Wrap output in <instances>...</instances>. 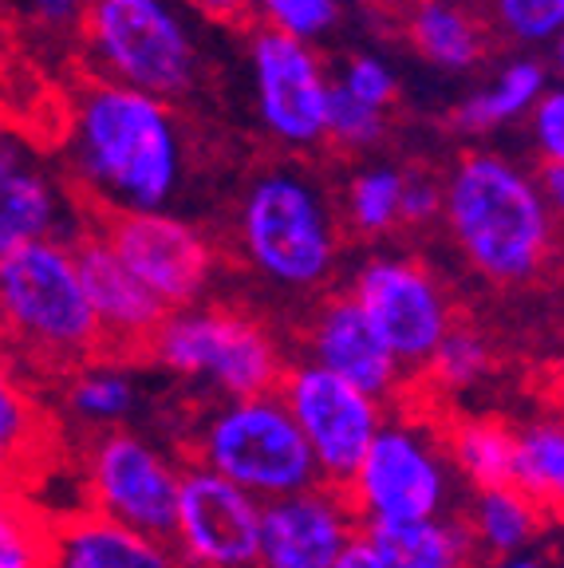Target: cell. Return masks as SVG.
<instances>
[{
	"instance_id": "ac0fdd59",
	"label": "cell",
	"mask_w": 564,
	"mask_h": 568,
	"mask_svg": "<svg viewBox=\"0 0 564 568\" xmlns=\"http://www.w3.org/2000/svg\"><path fill=\"white\" fill-rule=\"evenodd\" d=\"M309 364L332 372L335 379L352 383L355 390L371 395V399H395L406 383V372L399 359L380 344V336L371 332L363 312L355 308L348 296H335L320 308L316 324L309 336Z\"/></svg>"
},
{
	"instance_id": "8fae6325",
	"label": "cell",
	"mask_w": 564,
	"mask_h": 568,
	"mask_svg": "<svg viewBox=\"0 0 564 568\" xmlns=\"http://www.w3.org/2000/svg\"><path fill=\"white\" fill-rule=\"evenodd\" d=\"M348 301L363 312L380 344L399 359L403 372L423 367L454 328V312L431 268L411 257H371L355 273Z\"/></svg>"
},
{
	"instance_id": "e575fe53",
	"label": "cell",
	"mask_w": 564,
	"mask_h": 568,
	"mask_svg": "<svg viewBox=\"0 0 564 568\" xmlns=\"http://www.w3.org/2000/svg\"><path fill=\"white\" fill-rule=\"evenodd\" d=\"M533 142H537L541 162H564V95L545 91L530 111Z\"/></svg>"
},
{
	"instance_id": "d6a6232c",
	"label": "cell",
	"mask_w": 564,
	"mask_h": 568,
	"mask_svg": "<svg viewBox=\"0 0 564 568\" xmlns=\"http://www.w3.org/2000/svg\"><path fill=\"white\" fill-rule=\"evenodd\" d=\"M494 24L521 48H541L548 40H561L564 0H490Z\"/></svg>"
},
{
	"instance_id": "44dd1931",
	"label": "cell",
	"mask_w": 564,
	"mask_h": 568,
	"mask_svg": "<svg viewBox=\"0 0 564 568\" xmlns=\"http://www.w3.org/2000/svg\"><path fill=\"white\" fill-rule=\"evenodd\" d=\"M474 537V549L494 560H513L525 557L530 545H537L548 529V514L530 501L525 494H517L513 486L482 489L470 501V514L462 517Z\"/></svg>"
},
{
	"instance_id": "f546056e",
	"label": "cell",
	"mask_w": 564,
	"mask_h": 568,
	"mask_svg": "<svg viewBox=\"0 0 564 568\" xmlns=\"http://www.w3.org/2000/svg\"><path fill=\"white\" fill-rule=\"evenodd\" d=\"M423 372L431 375V383L439 390H470L490 372V344L474 328H459L454 324L442 336V344L434 347L431 359L423 364Z\"/></svg>"
},
{
	"instance_id": "52a82bcc",
	"label": "cell",
	"mask_w": 564,
	"mask_h": 568,
	"mask_svg": "<svg viewBox=\"0 0 564 568\" xmlns=\"http://www.w3.org/2000/svg\"><path fill=\"white\" fill-rule=\"evenodd\" d=\"M162 367L185 379L210 383L225 399L273 395L284 375L281 352L256 320L230 308H182L167 312L162 328L150 339Z\"/></svg>"
},
{
	"instance_id": "3957f363",
	"label": "cell",
	"mask_w": 564,
	"mask_h": 568,
	"mask_svg": "<svg viewBox=\"0 0 564 568\" xmlns=\"http://www.w3.org/2000/svg\"><path fill=\"white\" fill-rule=\"evenodd\" d=\"M36 367H83L103 347L71 241H36L0 257V347Z\"/></svg>"
},
{
	"instance_id": "6da1fadb",
	"label": "cell",
	"mask_w": 564,
	"mask_h": 568,
	"mask_svg": "<svg viewBox=\"0 0 564 568\" xmlns=\"http://www.w3.org/2000/svg\"><path fill=\"white\" fill-rule=\"evenodd\" d=\"M63 159L107 213H167L185 178V134L170 103L95 80L75 95Z\"/></svg>"
},
{
	"instance_id": "e0dca14e",
	"label": "cell",
	"mask_w": 564,
	"mask_h": 568,
	"mask_svg": "<svg viewBox=\"0 0 564 568\" xmlns=\"http://www.w3.org/2000/svg\"><path fill=\"white\" fill-rule=\"evenodd\" d=\"M75 253V268H80L83 296L91 304V316L99 324L103 344L123 347V352H142L150 347L154 332L162 328L167 308L119 265V257L107 248V241L99 237V230H83L71 241Z\"/></svg>"
},
{
	"instance_id": "8d00e7d4",
	"label": "cell",
	"mask_w": 564,
	"mask_h": 568,
	"mask_svg": "<svg viewBox=\"0 0 564 568\" xmlns=\"http://www.w3.org/2000/svg\"><path fill=\"white\" fill-rule=\"evenodd\" d=\"M20 9L28 12V20L44 28H75L83 24L88 0H20Z\"/></svg>"
},
{
	"instance_id": "4dcf8cb0",
	"label": "cell",
	"mask_w": 564,
	"mask_h": 568,
	"mask_svg": "<svg viewBox=\"0 0 564 568\" xmlns=\"http://www.w3.org/2000/svg\"><path fill=\"white\" fill-rule=\"evenodd\" d=\"M387 134V111L352 99L335 80H328V99H324V139H332L344 151H367Z\"/></svg>"
},
{
	"instance_id": "8992f818",
	"label": "cell",
	"mask_w": 564,
	"mask_h": 568,
	"mask_svg": "<svg viewBox=\"0 0 564 568\" xmlns=\"http://www.w3.org/2000/svg\"><path fill=\"white\" fill-rule=\"evenodd\" d=\"M198 470H210L245 489L261 506L276 497L320 486L312 454L284 403L273 395L233 399L202 423L194 438Z\"/></svg>"
},
{
	"instance_id": "f1b7e54d",
	"label": "cell",
	"mask_w": 564,
	"mask_h": 568,
	"mask_svg": "<svg viewBox=\"0 0 564 568\" xmlns=\"http://www.w3.org/2000/svg\"><path fill=\"white\" fill-rule=\"evenodd\" d=\"M399 194H403V170L367 166L348 186V217L360 233H387L399 225Z\"/></svg>"
},
{
	"instance_id": "d590c367",
	"label": "cell",
	"mask_w": 564,
	"mask_h": 568,
	"mask_svg": "<svg viewBox=\"0 0 564 568\" xmlns=\"http://www.w3.org/2000/svg\"><path fill=\"white\" fill-rule=\"evenodd\" d=\"M442 213V182L426 174H403V194H399V222L423 225Z\"/></svg>"
},
{
	"instance_id": "60d3db41",
	"label": "cell",
	"mask_w": 564,
	"mask_h": 568,
	"mask_svg": "<svg viewBox=\"0 0 564 568\" xmlns=\"http://www.w3.org/2000/svg\"><path fill=\"white\" fill-rule=\"evenodd\" d=\"M494 568H545V565H541L537 557H530V552H525V557H513V560H497Z\"/></svg>"
},
{
	"instance_id": "ba28073f",
	"label": "cell",
	"mask_w": 564,
	"mask_h": 568,
	"mask_svg": "<svg viewBox=\"0 0 564 568\" xmlns=\"http://www.w3.org/2000/svg\"><path fill=\"white\" fill-rule=\"evenodd\" d=\"M344 497L360 529L442 517L454 497V470L442 438L415 418H387L348 478Z\"/></svg>"
},
{
	"instance_id": "b9f144b4",
	"label": "cell",
	"mask_w": 564,
	"mask_h": 568,
	"mask_svg": "<svg viewBox=\"0 0 564 568\" xmlns=\"http://www.w3.org/2000/svg\"><path fill=\"white\" fill-rule=\"evenodd\" d=\"M363 4H375V9H395V4H403V0H363Z\"/></svg>"
},
{
	"instance_id": "7a4b0ae2",
	"label": "cell",
	"mask_w": 564,
	"mask_h": 568,
	"mask_svg": "<svg viewBox=\"0 0 564 568\" xmlns=\"http://www.w3.org/2000/svg\"><path fill=\"white\" fill-rule=\"evenodd\" d=\"M442 213L470 268L494 284L533 281L553 253V205L505 154H462L442 182Z\"/></svg>"
},
{
	"instance_id": "f35d334b",
	"label": "cell",
	"mask_w": 564,
	"mask_h": 568,
	"mask_svg": "<svg viewBox=\"0 0 564 568\" xmlns=\"http://www.w3.org/2000/svg\"><path fill=\"white\" fill-rule=\"evenodd\" d=\"M332 568H387V560L380 557V552L371 549L363 537H355L352 545H348L344 552H340V560H335Z\"/></svg>"
},
{
	"instance_id": "9a60e30c",
	"label": "cell",
	"mask_w": 564,
	"mask_h": 568,
	"mask_svg": "<svg viewBox=\"0 0 564 568\" xmlns=\"http://www.w3.org/2000/svg\"><path fill=\"white\" fill-rule=\"evenodd\" d=\"M249 63H253V95L261 126L281 146H296V151L324 142L328 71L320 68L316 52L300 40L261 28L249 44Z\"/></svg>"
},
{
	"instance_id": "30bf717a",
	"label": "cell",
	"mask_w": 564,
	"mask_h": 568,
	"mask_svg": "<svg viewBox=\"0 0 564 568\" xmlns=\"http://www.w3.org/2000/svg\"><path fill=\"white\" fill-rule=\"evenodd\" d=\"M182 470L131 430H107L88 454V509L154 541H170Z\"/></svg>"
},
{
	"instance_id": "5bb4252c",
	"label": "cell",
	"mask_w": 564,
	"mask_h": 568,
	"mask_svg": "<svg viewBox=\"0 0 564 568\" xmlns=\"http://www.w3.org/2000/svg\"><path fill=\"white\" fill-rule=\"evenodd\" d=\"M256 497L198 466L182 474L170 545L185 568H256Z\"/></svg>"
},
{
	"instance_id": "9c48e42d",
	"label": "cell",
	"mask_w": 564,
	"mask_h": 568,
	"mask_svg": "<svg viewBox=\"0 0 564 568\" xmlns=\"http://www.w3.org/2000/svg\"><path fill=\"white\" fill-rule=\"evenodd\" d=\"M276 399L284 403L289 418L296 423L300 438L309 446L312 466L320 481L332 489H344L355 474L360 458L367 454L371 438L387 423V410L380 399H371L352 383L335 379L332 372L316 364H292L276 383Z\"/></svg>"
},
{
	"instance_id": "4316f807",
	"label": "cell",
	"mask_w": 564,
	"mask_h": 568,
	"mask_svg": "<svg viewBox=\"0 0 564 568\" xmlns=\"http://www.w3.org/2000/svg\"><path fill=\"white\" fill-rule=\"evenodd\" d=\"M139 403L131 375L111 364H83L68 387V410L91 426L123 423Z\"/></svg>"
},
{
	"instance_id": "ab89813d",
	"label": "cell",
	"mask_w": 564,
	"mask_h": 568,
	"mask_svg": "<svg viewBox=\"0 0 564 568\" xmlns=\"http://www.w3.org/2000/svg\"><path fill=\"white\" fill-rule=\"evenodd\" d=\"M533 182H537L541 197L556 210L564 197V162H541V174L533 178Z\"/></svg>"
},
{
	"instance_id": "4fadbf2b",
	"label": "cell",
	"mask_w": 564,
	"mask_h": 568,
	"mask_svg": "<svg viewBox=\"0 0 564 568\" xmlns=\"http://www.w3.org/2000/svg\"><path fill=\"white\" fill-rule=\"evenodd\" d=\"M80 222L68 178L17 123H0V257L36 241H75Z\"/></svg>"
},
{
	"instance_id": "83f0119b",
	"label": "cell",
	"mask_w": 564,
	"mask_h": 568,
	"mask_svg": "<svg viewBox=\"0 0 564 568\" xmlns=\"http://www.w3.org/2000/svg\"><path fill=\"white\" fill-rule=\"evenodd\" d=\"M48 521L0 481V568H44Z\"/></svg>"
},
{
	"instance_id": "ffe728a7",
	"label": "cell",
	"mask_w": 564,
	"mask_h": 568,
	"mask_svg": "<svg viewBox=\"0 0 564 568\" xmlns=\"http://www.w3.org/2000/svg\"><path fill=\"white\" fill-rule=\"evenodd\" d=\"M360 537L387 568H474L477 549L462 517H426L403 525H363Z\"/></svg>"
},
{
	"instance_id": "5b68a950",
	"label": "cell",
	"mask_w": 564,
	"mask_h": 568,
	"mask_svg": "<svg viewBox=\"0 0 564 568\" xmlns=\"http://www.w3.org/2000/svg\"><path fill=\"white\" fill-rule=\"evenodd\" d=\"M238 233L249 265L289 293L320 288L340 253L332 210L316 182L296 166H273L249 182Z\"/></svg>"
},
{
	"instance_id": "74e56055",
	"label": "cell",
	"mask_w": 564,
	"mask_h": 568,
	"mask_svg": "<svg viewBox=\"0 0 564 568\" xmlns=\"http://www.w3.org/2000/svg\"><path fill=\"white\" fill-rule=\"evenodd\" d=\"M182 4L210 20H241L249 12V0H182Z\"/></svg>"
},
{
	"instance_id": "484cf974",
	"label": "cell",
	"mask_w": 564,
	"mask_h": 568,
	"mask_svg": "<svg viewBox=\"0 0 564 568\" xmlns=\"http://www.w3.org/2000/svg\"><path fill=\"white\" fill-rule=\"evenodd\" d=\"M510 446H513L510 423L474 415L450 426L442 450H446L450 470L462 474L482 494V489L510 486Z\"/></svg>"
},
{
	"instance_id": "603a6c76",
	"label": "cell",
	"mask_w": 564,
	"mask_h": 568,
	"mask_svg": "<svg viewBox=\"0 0 564 568\" xmlns=\"http://www.w3.org/2000/svg\"><path fill=\"white\" fill-rule=\"evenodd\" d=\"M545 91H548L545 63L521 55V60H510L502 71H497V80L490 83V88L462 99V103L454 106L450 123H454V131H462V134L494 131V126L530 115L533 103H537Z\"/></svg>"
},
{
	"instance_id": "836d02e7",
	"label": "cell",
	"mask_w": 564,
	"mask_h": 568,
	"mask_svg": "<svg viewBox=\"0 0 564 568\" xmlns=\"http://www.w3.org/2000/svg\"><path fill=\"white\" fill-rule=\"evenodd\" d=\"M335 83H340V88H344L352 99L375 106V111H387V106L395 103V95H399L395 71H391L383 60H375V55H352V60L340 68Z\"/></svg>"
},
{
	"instance_id": "277c9868",
	"label": "cell",
	"mask_w": 564,
	"mask_h": 568,
	"mask_svg": "<svg viewBox=\"0 0 564 568\" xmlns=\"http://www.w3.org/2000/svg\"><path fill=\"white\" fill-rule=\"evenodd\" d=\"M83 36L99 80L139 95L174 103L202 80V44L178 0H88Z\"/></svg>"
},
{
	"instance_id": "d4e9b609",
	"label": "cell",
	"mask_w": 564,
	"mask_h": 568,
	"mask_svg": "<svg viewBox=\"0 0 564 568\" xmlns=\"http://www.w3.org/2000/svg\"><path fill=\"white\" fill-rule=\"evenodd\" d=\"M510 486L537 501L541 509H556L564 494V430L556 418H533L513 426L510 446Z\"/></svg>"
},
{
	"instance_id": "2e32d148",
	"label": "cell",
	"mask_w": 564,
	"mask_h": 568,
	"mask_svg": "<svg viewBox=\"0 0 564 568\" xmlns=\"http://www.w3.org/2000/svg\"><path fill=\"white\" fill-rule=\"evenodd\" d=\"M360 537V517L344 489L309 486L261 506L256 568H332Z\"/></svg>"
},
{
	"instance_id": "cb8c5ba5",
	"label": "cell",
	"mask_w": 564,
	"mask_h": 568,
	"mask_svg": "<svg viewBox=\"0 0 564 568\" xmlns=\"http://www.w3.org/2000/svg\"><path fill=\"white\" fill-rule=\"evenodd\" d=\"M406 28H411V44L419 48V55L442 71L477 68L485 52V36L477 20L454 0H419Z\"/></svg>"
},
{
	"instance_id": "7c38bea8",
	"label": "cell",
	"mask_w": 564,
	"mask_h": 568,
	"mask_svg": "<svg viewBox=\"0 0 564 568\" xmlns=\"http://www.w3.org/2000/svg\"><path fill=\"white\" fill-rule=\"evenodd\" d=\"M99 237L167 312L194 308L210 284V241L174 213H111Z\"/></svg>"
},
{
	"instance_id": "7402d4cb",
	"label": "cell",
	"mask_w": 564,
	"mask_h": 568,
	"mask_svg": "<svg viewBox=\"0 0 564 568\" xmlns=\"http://www.w3.org/2000/svg\"><path fill=\"white\" fill-rule=\"evenodd\" d=\"M52 446V426L44 407L32 399V390L20 383L12 364L0 359V481L12 486L32 474Z\"/></svg>"
},
{
	"instance_id": "1f68e13d",
	"label": "cell",
	"mask_w": 564,
	"mask_h": 568,
	"mask_svg": "<svg viewBox=\"0 0 564 568\" xmlns=\"http://www.w3.org/2000/svg\"><path fill=\"white\" fill-rule=\"evenodd\" d=\"M249 9L261 12L269 32H281L300 44L328 36L344 17L340 0H249Z\"/></svg>"
},
{
	"instance_id": "d6986e66",
	"label": "cell",
	"mask_w": 564,
	"mask_h": 568,
	"mask_svg": "<svg viewBox=\"0 0 564 568\" xmlns=\"http://www.w3.org/2000/svg\"><path fill=\"white\" fill-rule=\"evenodd\" d=\"M44 568H185L170 541H154L80 509L48 521Z\"/></svg>"
}]
</instances>
